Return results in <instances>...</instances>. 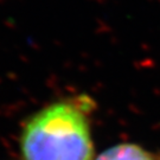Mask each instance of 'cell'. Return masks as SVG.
Instances as JSON below:
<instances>
[{
	"mask_svg": "<svg viewBox=\"0 0 160 160\" xmlns=\"http://www.w3.org/2000/svg\"><path fill=\"white\" fill-rule=\"evenodd\" d=\"M92 155L89 122L75 102H53L24 123L20 160H92Z\"/></svg>",
	"mask_w": 160,
	"mask_h": 160,
	"instance_id": "obj_1",
	"label": "cell"
},
{
	"mask_svg": "<svg viewBox=\"0 0 160 160\" xmlns=\"http://www.w3.org/2000/svg\"><path fill=\"white\" fill-rule=\"evenodd\" d=\"M96 160H153L152 157L140 146L122 143L106 149Z\"/></svg>",
	"mask_w": 160,
	"mask_h": 160,
	"instance_id": "obj_2",
	"label": "cell"
}]
</instances>
